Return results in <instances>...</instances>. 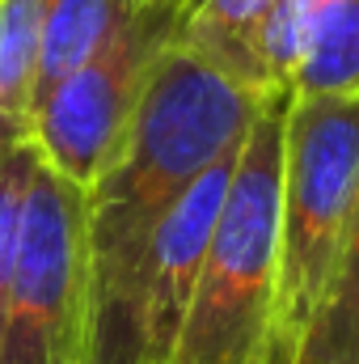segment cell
I'll return each instance as SVG.
<instances>
[{
	"instance_id": "cell-10",
	"label": "cell",
	"mask_w": 359,
	"mask_h": 364,
	"mask_svg": "<svg viewBox=\"0 0 359 364\" xmlns=\"http://www.w3.org/2000/svg\"><path fill=\"white\" fill-rule=\"evenodd\" d=\"M296 364H359V199L334 279L300 343Z\"/></svg>"
},
{
	"instance_id": "cell-4",
	"label": "cell",
	"mask_w": 359,
	"mask_h": 364,
	"mask_svg": "<svg viewBox=\"0 0 359 364\" xmlns=\"http://www.w3.org/2000/svg\"><path fill=\"white\" fill-rule=\"evenodd\" d=\"M0 364H97L89 191L38 170L26 191Z\"/></svg>"
},
{
	"instance_id": "cell-5",
	"label": "cell",
	"mask_w": 359,
	"mask_h": 364,
	"mask_svg": "<svg viewBox=\"0 0 359 364\" xmlns=\"http://www.w3.org/2000/svg\"><path fill=\"white\" fill-rule=\"evenodd\" d=\"M178 9H170L165 0H136L110 47L38 102L34 149L43 166L81 191H93L118 140L127 136L153 73L178 47Z\"/></svg>"
},
{
	"instance_id": "cell-11",
	"label": "cell",
	"mask_w": 359,
	"mask_h": 364,
	"mask_svg": "<svg viewBox=\"0 0 359 364\" xmlns=\"http://www.w3.org/2000/svg\"><path fill=\"white\" fill-rule=\"evenodd\" d=\"M47 0H0V127L34 132V77Z\"/></svg>"
},
{
	"instance_id": "cell-12",
	"label": "cell",
	"mask_w": 359,
	"mask_h": 364,
	"mask_svg": "<svg viewBox=\"0 0 359 364\" xmlns=\"http://www.w3.org/2000/svg\"><path fill=\"white\" fill-rule=\"evenodd\" d=\"M34 170H38L34 132L0 127V335H4V309H9V288L17 272V246H21V212H26V191Z\"/></svg>"
},
{
	"instance_id": "cell-3",
	"label": "cell",
	"mask_w": 359,
	"mask_h": 364,
	"mask_svg": "<svg viewBox=\"0 0 359 364\" xmlns=\"http://www.w3.org/2000/svg\"><path fill=\"white\" fill-rule=\"evenodd\" d=\"M359 199V97H287L270 364H296Z\"/></svg>"
},
{
	"instance_id": "cell-1",
	"label": "cell",
	"mask_w": 359,
	"mask_h": 364,
	"mask_svg": "<svg viewBox=\"0 0 359 364\" xmlns=\"http://www.w3.org/2000/svg\"><path fill=\"white\" fill-rule=\"evenodd\" d=\"M267 93L190 47L153 73L127 136L89 191L97 364H144V279L161 220L216 161L245 149Z\"/></svg>"
},
{
	"instance_id": "cell-13",
	"label": "cell",
	"mask_w": 359,
	"mask_h": 364,
	"mask_svg": "<svg viewBox=\"0 0 359 364\" xmlns=\"http://www.w3.org/2000/svg\"><path fill=\"white\" fill-rule=\"evenodd\" d=\"M165 4H170V9H178V13H182V21H186V17H190V13H194V9H199L203 0H165Z\"/></svg>"
},
{
	"instance_id": "cell-2",
	"label": "cell",
	"mask_w": 359,
	"mask_h": 364,
	"mask_svg": "<svg viewBox=\"0 0 359 364\" xmlns=\"http://www.w3.org/2000/svg\"><path fill=\"white\" fill-rule=\"evenodd\" d=\"M287 97L258 114L228 182L170 364H270Z\"/></svg>"
},
{
	"instance_id": "cell-6",
	"label": "cell",
	"mask_w": 359,
	"mask_h": 364,
	"mask_svg": "<svg viewBox=\"0 0 359 364\" xmlns=\"http://www.w3.org/2000/svg\"><path fill=\"white\" fill-rule=\"evenodd\" d=\"M279 97H359V0H279L254 43Z\"/></svg>"
},
{
	"instance_id": "cell-8",
	"label": "cell",
	"mask_w": 359,
	"mask_h": 364,
	"mask_svg": "<svg viewBox=\"0 0 359 364\" xmlns=\"http://www.w3.org/2000/svg\"><path fill=\"white\" fill-rule=\"evenodd\" d=\"M136 0H47L43 34H38V77H34V110L55 85L81 73L93 55L110 47V38L131 17Z\"/></svg>"
},
{
	"instance_id": "cell-9",
	"label": "cell",
	"mask_w": 359,
	"mask_h": 364,
	"mask_svg": "<svg viewBox=\"0 0 359 364\" xmlns=\"http://www.w3.org/2000/svg\"><path fill=\"white\" fill-rule=\"evenodd\" d=\"M279 0H203L186 21H182V47L199 51L203 60H211L216 68L250 81L263 90L258 81V60H254V43L258 30L270 17Z\"/></svg>"
},
{
	"instance_id": "cell-7",
	"label": "cell",
	"mask_w": 359,
	"mask_h": 364,
	"mask_svg": "<svg viewBox=\"0 0 359 364\" xmlns=\"http://www.w3.org/2000/svg\"><path fill=\"white\" fill-rule=\"evenodd\" d=\"M237 157L241 153L216 161L174 203V212L161 220V229L153 237L148 279H144V364H170V356H174V343L182 335V322H186L194 284L203 272L228 182L237 170Z\"/></svg>"
}]
</instances>
